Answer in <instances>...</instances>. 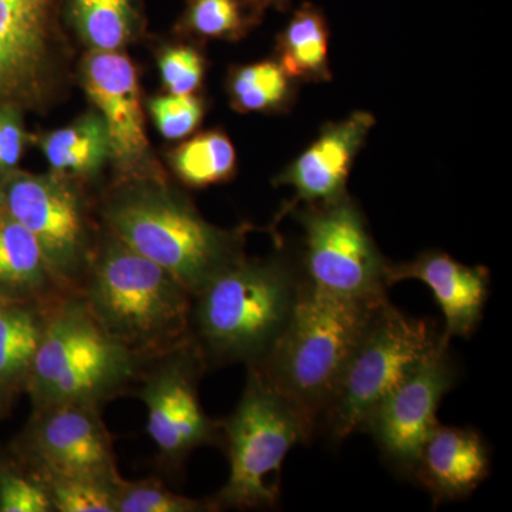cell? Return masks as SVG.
<instances>
[{
    "label": "cell",
    "mask_w": 512,
    "mask_h": 512,
    "mask_svg": "<svg viewBox=\"0 0 512 512\" xmlns=\"http://www.w3.org/2000/svg\"><path fill=\"white\" fill-rule=\"evenodd\" d=\"M0 512H53V507L36 477L0 464Z\"/></svg>",
    "instance_id": "30"
},
{
    "label": "cell",
    "mask_w": 512,
    "mask_h": 512,
    "mask_svg": "<svg viewBox=\"0 0 512 512\" xmlns=\"http://www.w3.org/2000/svg\"><path fill=\"white\" fill-rule=\"evenodd\" d=\"M298 255L239 259L192 296L190 339L207 369L265 362L305 286Z\"/></svg>",
    "instance_id": "1"
},
{
    "label": "cell",
    "mask_w": 512,
    "mask_h": 512,
    "mask_svg": "<svg viewBox=\"0 0 512 512\" xmlns=\"http://www.w3.org/2000/svg\"><path fill=\"white\" fill-rule=\"evenodd\" d=\"M490 470L491 448L480 431L439 423L421 447L412 481L439 507L476 493Z\"/></svg>",
    "instance_id": "17"
},
{
    "label": "cell",
    "mask_w": 512,
    "mask_h": 512,
    "mask_svg": "<svg viewBox=\"0 0 512 512\" xmlns=\"http://www.w3.org/2000/svg\"><path fill=\"white\" fill-rule=\"evenodd\" d=\"M143 363L101 328L79 293H66L50 308L25 392L33 410L62 403L101 407L137 382Z\"/></svg>",
    "instance_id": "5"
},
{
    "label": "cell",
    "mask_w": 512,
    "mask_h": 512,
    "mask_svg": "<svg viewBox=\"0 0 512 512\" xmlns=\"http://www.w3.org/2000/svg\"><path fill=\"white\" fill-rule=\"evenodd\" d=\"M74 28L92 50L117 52L136 29L134 0H69Z\"/></svg>",
    "instance_id": "24"
},
{
    "label": "cell",
    "mask_w": 512,
    "mask_h": 512,
    "mask_svg": "<svg viewBox=\"0 0 512 512\" xmlns=\"http://www.w3.org/2000/svg\"><path fill=\"white\" fill-rule=\"evenodd\" d=\"M53 303L0 296V394L26 389Z\"/></svg>",
    "instance_id": "19"
},
{
    "label": "cell",
    "mask_w": 512,
    "mask_h": 512,
    "mask_svg": "<svg viewBox=\"0 0 512 512\" xmlns=\"http://www.w3.org/2000/svg\"><path fill=\"white\" fill-rule=\"evenodd\" d=\"M451 343L441 339L419 367L366 414L359 431L369 434L393 473L412 480L424 441L440 423L437 412L454 389L458 366Z\"/></svg>",
    "instance_id": "11"
},
{
    "label": "cell",
    "mask_w": 512,
    "mask_h": 512,
    "mask_svg": "<svg viewBox=\"0 0 512 512\" xmlns=\"http://www.w3.org/2000/svg\"><path fill=\"white\" fill-rule=\"evenodd\" d=\"M387 285L419 281L430 289L444 318L441 330L444 342L468 339L484 318L490 295V269L484 265H466L440 249H427L412 261L387 262Z\"/></svg>",
    "instance_id": "14"
},
{
    "label": "cell",
    "mask_w": 512,
    "mask_h": 512,
    "mask_svg": "<svg viewBox=\"0 0 512 512\" xmlns=\"http://www.w3.org/2000/svg\"><path fill=\"white\" fill-rule=\"evenodd\" d=\"M161 80L168 94H195L205 74V59L191 46L167 47L158 59Z\"/></svg>",
    "instance_id": "29"
},
{
    "label": "cell",
    "mask_w": 512,
    "mask_h": 512,
    "mask_svg": "<svg viewBox=\"0 0 512 512\" xmlns=\"http://www.w3.org/2000/svg\"><path fill=\"white\" fill-rule=\"evenodd\" d=\"M29 473L45 487L53 512H116L114 488L117 483H101L42 470H29Z\"/></svg>",
    "instance_id": "27"
},
{
    "label": "cell",
    "mask_w": 512,
    "mask_h": 512,
    "mask_svg": "<svg viewBox=\"0 0 512 512\" xmlns=\"http://www.w3.org/2000/svg\"><path fill=\"white\" fill-rule=\"evenodd\" d=\"M264 10L249 0H188L183 28L200 39H242L261 22Z\"/></svg>",
    "instance_id": "25"
},
{
    "label": "cell",
    "mask_w": 512,
    "mask_h": 512,
    "mask_svg": "<svg viewBox=\"0 0 512 512\" xmlns=\"http://www.w3.org/2000/svg\"><path fill=\"white\" fill-rule=\"evenodd\" d=\"M55 0H0V106L35 92L49 60Z\"/></svg>",
    "instance_id": "16"
},
{
    "label": "cell",
    "mask_w": 512,
    "mask_h": 512,
    "mask_svg": "<svg viewBox=\"0 0 512 512\" xmlns=\"http://www.w3.org/2000/svg\"><path fill=\"white\" fill-rule=\"evenodd\" d=\"M249 2L254 3L255 6H258V8L264 10V12L265 9L268 8H274L285 12V10H288L289 6H291L292 0H249Z\"/></svg>",
    "instance_id": "32"
},
{
    "label": "cell",
    "mask_w": 512,
    "mask_h": 512,
    "mask_svg": "<svg viewBox=\"0 0 512 512\" xmlns=\"http://www.w3.org/2000/svg\"><path fill=\"white\" fill-rule=\"evenodd\" d=\"M387 298H346L305 284L284 333L256 367L316 431L357 342Z\"/></svg>",
    "instance_id": "4"
},
{
    "label": "cell",
    "mask_w": 512,
    "mask_h": 512,
    "mask_svg": "<svg viewBox=\"0 0 512 512\" xmlns=\"http://www.w3.org/2000/svg\"><path fill=\"white\" fill-rule=\"evenodd\" d=\"M25 146L22 119L15 107L0 106V171L16 167Z\"/></svg>",
    "instance_id": "31"
},
{
    "label": "cell",
    "mask_w": 512,
    "mask_h": 512,
    "mask_svg": "<svg viewBox=\"0 0 512 512\" xmlns=\"http://www.w3.org/2000/svg\"><path fill=\"white\" fill-rule=\"evenodd\" d=\"M170 163L175 175L192 188L227 183L237 173L234 144L221 130L184 141L171 153Z\"/></svg>",
    "instance_id": "23"
},
{
    "label": "cell",
    "mask_w": 512,
    "mask_h": 512,
    "mask_svg": "<svg viewBox=\"0 0 512 512\" xmlns=\"http://www.w3.org/2000/svg\"><path fill=\"white\" fill-rule=\"evenodd\" d=\"M207 370L191 339L141 366L138 397L146 406L148 437L161 467L171 473L183 470L198 448H222L221 420L208 416L200 399V382Z\"/></svg>",
    "instance_id": "9"
},
{
    "label": "cell",
    "mask_w": 512,
    "mask_h": 512,
    "mask_svg": "<svg viewBox=\"0 0 512 512\" xmlns=\"http://www.w3.org/2000/svg\"><path fill=\"white\" fill-rule=\"evenodd\" d=\"M0 205L28 229L66 293H79L94 252L79 195L57 175H10Z\"/></svg>",
    "instance_id": "10"
},
{
    "label": "cell",
    "mask_w": 512,
    "mask_h": 512,
    "mask_svg": "<svg viewBox=\"0 0 512 512\" xmlns=\"http://www.w3.org/2000/svg\"><path fill=\"white\" fill-rule=\"evenodd\" d=\"M79 295L94 320L146 362L190 339L192 295L170 272L111 234Z\"/></svg>",
    "instance_id": "2"
},
{
    "label": "cell",
    "mask_w": 512,
    "mask_h": 512,
    "mask_svg": "<svg viewBox=\"0 0 512 512\" xmlns=\"http://www.w3.org/2000/svg\"><path fill=\"white\" fill-rule=\"evenodd\" d=\"M158 133L167 140H183L194 133L204 119V101L194 94H168L148 101Z\"/></svg>",
    "instance_id": "28"
},
{
    "label": "cell",
    "mask_w": 512,
    "mask_h": 512,
    "mask_svg": "<svg viewBox=\"0 0 512 512\" xmlns=\"http://www.w3.org/2000/svg\"><path fill=\"white\" fill-rule=\"evenodd\" d=\"M296 84L276 60H262L232 69L227 89L239 113H286L295 103Z\"/></svg>",
    "instance_id": "22"
},
{
    "label": "cell",
    "mask_w": 512,
    "mask_h": 512,
    "mask_svg": "<svg viewBox=\"0 0 512 512\" xmlns=\"http://www.w3.org/2000/svg\"><path fill=\"white\" fill-rule=\"evenodd\" d=\"M86 92L109 131L111 156L123 163L140 160L148 141L133 63L117 52L93 50L84 60Z\"/></svg>",
    "instance_id": "15"
},
{
    "label": "cell",
    "mask_w": 512,
    "mask_h": 512,
    "mask_svg": "<svg viewBox=\"0 0 512 512\" xmlns=\"http://www.w3.org/2000/svg\"><path fill=\"white\" fill-rule=\"evenodd\" d=\"M329 39L325 13L313 3L305 2L276 36L275 60L295 82H330Z\"/></svg>",
    "instance_id": "20"
},
{
    "label": "cell",
    "mask_w": 512,
    "mask_h": 512,
    "mask_svg": "<svg viewBox=\"0 0 512 512\" xmlns=\"http://www.w3.org/2000/svg\"><path fill=\"white\" fill-rule=\"evenodd\" d=\"M40 146L52 170L62 174H96L111 156L109 131L99 113L52 131Z\"/></svg>",
    "instance_id": "21"
},
{
    "label": "cell",
    "mask_w": 512,
    "mask_h": 512,
    "mask_svg": "<svg viewBox=\"0 0 512 512\" xmlns=\"http://www.w3.org/2000/svg\"><path fill=\"white\" fill-rule=\"evenodd\" d=\"M103 217L111 234L170 272L192 296L245 256L247 227H215L191 202L161 187L119 192Z\"/></svg>",
    "instance_id": "3"
},
{
    "label": "cell",
    "mask_w": 512,
    "mask_h": 512,
    "mask_svg": "<svg viewBox=\"0 0 512 512\" xmlns=\"http://www.w3.org/2000/svg\"><path fill=\"white\" fill-rule=\"evenodd\" d=\"M441 339L436 323L403 312L387 298L349 357L318 431L332 446L348 440L366 414L412 375Z\"/></svg>",
    "instance_id": "7"
},
{
    "label": "cell",
    "mask_w": 512,
    "mask_h": 512,
    "mask_svg": "<svg viewBox=\"0 0 512 512\" xmlns=\"http://www.w3.org/2000/svg\"><path fill=\"white\" fill-rule=\"evenodd\" d=\"M291 212L303 231L298 259L306 284L346 298L387 295L389 259L377 247L359 202L349 192L338 200L299 205Z\"/></svg>",
    "instance_id": "8"
},
{
    "label": "cell",
    "mask_w": 512,
    "mask_h": 512,
    "mask_svg": "<svg viewBox=\"0 0 512 512\" xmlns=\"http://www.w3.org/2000/svg\"><path fill=\"white\" fill-rule=\"evenodd\" d=\"M62 295L36 238L0 205V296L53 302Z\"/></svg>",
    "instance_id": "18"
},
{
    "label": "cell",
    "mask_w": 512,
    "mask_h": 512,
    "mask_svg": "<svg viewBox=\"0 0 512 512\" xmlns=\"http://www.w3.org/2000/svg\"><path fill=\"white\" fill-rule=\"evenodd\" d=\"M18 451L29 470L109 484L121 478L100 407L90 404H52L33 410Z\"/></svg>",
    "instance_id": "12"
},
{
    "label": "cell",
    "mask_w": 512,
    "mask_h": 512,
    "mask_svg": "<svg viewBox=\"0 0 512 512\" xmlns=\"http://www.w3.org/2000/svg\"><path fill=\"white\" fill-rule=\"evenodd\" d=\"M375 124L372 113L359 110L320 128L319 136L309 147L275 177V187H291L295 191L281 217L299 205L338 200L348 194L353 164Z\"/></svg>",
    "instance_id": "13"
},
{
    "label": "cell",
    "mask_w": 512,
    "mask_h": 512,
    "mask_svg": "<svg viewBox=\"0 0 512 512\" xmlns=\"http://www.w3.org/2000/svg\"><path fill=\"white\" fill-rule=\"evenodd\" d=\"M116 512H212L218 511L211 498L197 500L174 493L157 478L127 481L123 477L114 488Z\"/></svg>",
    "instance_id": "26"
},
{
    "label": "cell",
    "mask_w": 512,
    "mask_h": 512,
    "mask_svg": "<svg viewBox=\"0 0 512 512\" xmlns=\"http://www.w3.org/2000/svg\"><path fill=\"white\" fill-rule=\"evenodd\" d=\"M221 424L229 473L212 503L218 511L275 508L285 458L298 444L311 443L315 424L256 367H247L241 399Z\"/></svg>",
    "instance_id": "6"
}]
</instances>
